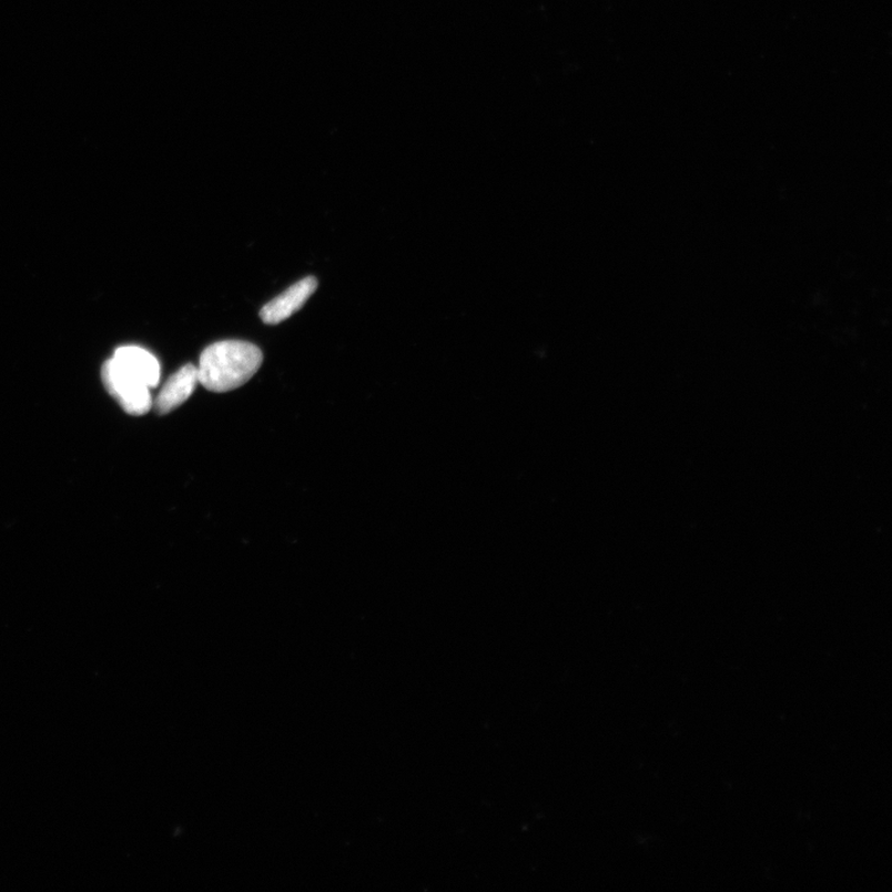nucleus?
<instances>
[{
    "label": "nucleus",
    "mask_w": 892,
    "mask_h": 892,
    "mask_svg": "<svg viewBox=\"0 0 892 892\" xmlns=\"http://www.w3.org/2000/svg\"><path fill=\"white\" fill-rule=\"evenodd\" d=\"M197 384L196 366L189 364L180 368L165 382L162 391L159 392L156 399L153 402L155 412L164 416V414L178 409L193 395Z\"/></svg>",
    "instance_id": "4"
},
{
    "label": "nucleus",
    "mask_w": 892,
    "mask_h": 892,
    "mask_svg": "<svg viewBox=\"0 0 892 892\" xmlns=\"http://www.w3.org/2000/svg\"><path fill=\"white\" fill-rule=\"evenodd\" d=\"M262 363L261 348L254 344L240 339L219 342L201 354L199 384L215 393L235 391L257 374Z\"/></svg>",
    "instance_id": "1"
},
{
    "label": "nucleus",
    "mask_w": 892,
    "mask_h": 892,
    "mask_svg": "<svg viewBox=\"0 0 892 892\" xmlns=\"http://www.w3.org/2000/svg\"><path fill=\"white\" fill-rule=\"evenodd\" d=\"M102 381L110 395L132 416H144L153 408L151 388L126 374L113 358L103 365Z\"/></svg>",
    "instance_id": "2"
},
{
    "label": "nucleus",
    "mask_w": 892,
    "mask_h": 892,
    "mask_svg": "<svg viewBox=\"0 0 892 892\" xmlns=\"http://www.w3.org/2000/svg\"><path fill=\"white\" fill-rule=\"evenodd\" d=\"M317 290V281L306 277L291 286L272 302L263 306L261 318L268 325H277L300 312Z\"/></svg>",
    "instance_id": "3"
},
{
    "label": "nucleus",
    "mask_w": 892,
    "mask_h": 892,
    "mask_svg": "<svg viewBox=\"0 0 892 892\" xmlns=\"http://www.w3.org/2000/svg\"><path fill=\"white\" fill-rule=\"evenodd\" d=\"M112 358L126 374L149 388H155L161 381V364L153 354L140 346L119 347Z\"/></svg>",
    "instance_id": "5"
}]
</instances>
